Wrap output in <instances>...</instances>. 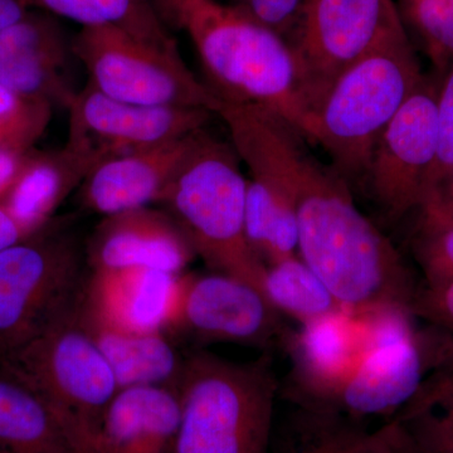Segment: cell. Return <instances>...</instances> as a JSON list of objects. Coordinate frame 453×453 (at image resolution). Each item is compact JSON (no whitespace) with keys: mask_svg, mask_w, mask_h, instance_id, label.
<instances>
[{"mask_svg":"<svg viewBox=\"0 0 453 453\" xmlns=\"http://www.w3.org/2000/svg\"><path fill=\"white\" fill-rule=\"evenodd\" d=\"M310 145L294 127L286 130L282 163L296 210L297 256L350 314L412 308L419 286L401 253L357 208L347 179Z\"/></svg>","mask_w":453,"mask_h":453,"instance_id":"obj_1","label":"cell"},{"mask_svg":"<svg viewBox=\"0 0 453 453\" xmlns=\"http://www.w3.org/2000/svg\"><path fill=\"white\" fill-rule=\"evenodd\" d=\"M160 4L192 41L207 86L219 100L275 112L306 139L309 101L285 38L219 0H160Z\"/></svg>","mask_w":453,"mask_h":453,"instance_id":"obj_2","label":"cell"},{"mask_svg":"<svg viewBox=\"0 0 453 453\" xmlns=\"http://www.w3.org/2000/svg\"><path fill=\"white\" fill-rule=\"evenodd\" d=\"M425 77L399 18L327 88L310 116L306 140L323 149L350 186L363 184L381 134Z\"/></svg>","mask_w":453,"mask_h":453,"instance_id":"obj_3","label":"cell"},{"mask_svg":"<svg viewBox=\"0 0 453 453\" xmlns=\"http://www.w3.org/2000/svg\"><path fill=\"white\" fill-rule=\"evenodd\" d=\"M241 164L231 142L198 130L159 203L211 273L262 291L266 265L247 238V178Z\"/></svg>","mask_w":453,"mask_h":453,"instance_id":"obj_4","label":"cell"},{"mask_svg":"<svg viewBox=\"0 0 453 453\" xmlns=\"http://www.w3.org/2000/svg\"><path fill=\"white\" fill-rule=\"evenodd\" d=\"M175 388L173 453H273L280 386L270 356L240 363L196 351L184 357Z\"/></svg>","mask_w":453,"mask_h":453,"instance_id":"obj_5","label":"cell"},{"mask_svg":"<svg viewBox=\"0 0 453 453\" xmlns=\"http://www.w3.org/2000/svg\"><path fill=\"white\" fill-rule=\"evenodd\" d=\"M85 266L81 244L53 220L0 251V362L74 308Z\"/></svg>","mask_w":453,"mask_h":453,"instance_id":"obj_6","label":"cell"},{"mask_svg":"<svg viewBox=\"0 0 453 453\" xmlns=\"http://www.w3.org/2000/svg\"><path fill=\"white\" fill-rule=\"evenodd\" d=\"M0 365L33 387L64 419L86 453H94L101 423L118 381L83 329L76 305Z\"/></svg>","mask_w":453,"mask_h":453,"instance_id":"obj_7","label":"cell"},{"mask_svg":"<svg viewBox=\"0 0 453 453\" xmlns=\"http://www.w3.org/2000/svg\"><path fill=\"white\" fill-rule=\"evenodd\" d=\"M88 83L106 96L149 106L216 112L219 97L196 79L179 53L113 26L82 27L73 43Z\"/></svg>","mask_w":453,"mask_h":453,"instance_id":"obj_8","label":"cell"},{"mask_svg":"<svg viewBox=\"0 0 453 453\" xmlns=\"http://www.w3.org/2000/svg\"><path fill=\"white\" fill-rule=\"evenodd\" d=\"M399 18L395 0H306L285 40L299 65L310 116L339 74Z\"/></svg>","mask_w":453,"mask_h":453,"instance_id":"obj_9","label":"cell"},{"mask_svg":"<svg viewBox=\"0 0 453 453\" xmlns=\"http://www.w3.org/2000/svg\"><path fill=\"white\" fill-rule=\"evenodd\" d=\"M440 73L426 74L375 145L363 186L388 219L421 204L438 150Z\"/></svg>","mask_w":453,"mask_h":453,"instance_id":"obj_10","label":"cell"},{"mask_svg":"<svg viewBox=\"0 0 453 453\" xmlns=\"http://www.w3.org/2000/svg\"><path fill=\"white\" fill-rule=\"evenodd\" d=\"M65 146L96 164L184 138L207 127L213 112L195 107L149 106L106 96L88 83L68 105Z\"/></svg>","mask_w":453,"mask_h":453,"instance_id":"obj_11","label":"cell"},{"mask_svg":"<svg viewBox=\"0 0 453 453\" xmlns=\"http://www.w3.org/2000/svg\"><path fill=\"white\" fill-rule=\"evenodd\" d=\"M202 342H234L259 349L285 347L291 330L256 286L226 273H183L177 315L170 333Z\"/></svg>","mask_w":453,"mask_h":453,"instance_id":"obj_12","label":"cell"},{"mask_svg":"<svg viewBox=\"0 0 453 453\" xmlns=\"http://www.w3.org/2000/svg\"><path fill=\"white\" fill-rule=\"evenodd\" d=\"M452 363V340L427 325L404 342L365 351L330 410L360 421L393 419L432 372Z\"/></svg>","mask_w":453,"mask_h":453,"instance_id":"obj_13","label":"cell"},{"mask_svg":"<svg viewBox=\"0 0 453 453\" xmlns=\"http://www.w3.org/2000/svg\"><path fill=\"white\" fill-rule=\"evenodd\" d=\"M285 348L292 362L288 401L330 410L365 356V339L356 316L344 311L291 330Z\"/></svg>","mask_w":453,"mask_h":453,"instance_id":"obj_14","label":"cell"},{"mask_svg":"<svg viewBox=\"0 0 453 453\" xmlns=\"http://www.w3.org/2000/svg\"><path fill=\"white\" fill-rule=\"evenodd\" d=\"M181 275L148 267L88 268L79 305L112 326L169 335Z\"/></svg>","mask_w":453,"mask_h":453,"instance_id":"obj_15","label":"cell"},{"mask_svg":"<svg viewBox=\"0 0 453 453\" xmlns=\"http://www.w3.org/2000/svg\"><path fill=\"white\" fill-rule=\"evenodd\" d=\"M85 253L88 270L148 267L175 275L196 257L172 217L150 207L104 217Z\"/></svg>","mask_w":453,"mask_h":453,"instance_id":"obj_16","label":"cell"},{"mask_svg":"<svg viewBox=\"0 0 453 453\" xmlns=\"http://www.w3.org/2000/svg\"><path fill=\"white\" fill-rule=\"evenodd\" d=\"M196 133L96 164L80 187L83 207L107 217L159 203Z\"/></svg>","mask_w":453,"mask_h":453,"instance_id":"obj_17","label":"cell"},{"mask_svg":"<svg viewBox=\"0 0 453 453\" xmlns=\"http://www.w3.org/2000/svg\"><path fill=\"white\" fill-rule=\"evenodd\" d=\"M179 422L175 386L120 389L107 408L94 453H173Z\"/></svg>","mask_w":453,"mask_h":453,"instance_id":"obj_18","label":"cell"},{"mask_svg":"<svg viewBox=\"0 0 453 453\" xmlns=\"http://www.w3.org/2000/svg\"><path fill=\"white\" fill-rule=\"evenodd\" d=\"M95 163L68 146L49 153L31 151L16 183L0 201L20 234H35L52 222L56 211L81 187Z\"/></svg>","mask_w":453,"mask_h":453,"instance_id":"obj_19","label":"cell"},{"mask_svg":"<svg viewBox=\"0 0 453 453\" xmlns=\"http://www.w3.org/2000/svg\"><path fill=\"white\" fill-rule=\"evenodd\" d=\"M338 411L295 405L277 432L275 453H395L404 429L389 419L377 429Z\"/></svg>","mask_w":453,"mask_h":453,"instance_id":"obj_20","label":"cell"},{"mask_svg":"<svg viewBox=\"0 0 453 453\" xmlns=\"http://www.w3.org/2000/svg\"><path fill=\"white\" fill-rule=\"evenodd\" d=\"M83 329L105 357L119 390L142 386H175L184 357L165 333H139L104 323L76 303Z\"/></svg>","mask_w":453,"mask_h":453,"instance_id":"obj_21","label":"cell"},{"mask_svg":"<svg viewBox=\"0 0 453 453\" xmlns=\"http://www.w3.org/2000/svg\"><path fill=\"white\" fill-rule=\"evenodd\" d=\"M0 453H86L33 387L0 365Z\"/></svg>","mask_w":453,"mask_h":453,"instance_id":"obj_22","label":"cell"},{"mask_svg":"<svg viewBox=\"0 0 453 453\" xmlns=\"http://www.w3.org/2000/svg\"><path fill=\"white\" fill-rule=\"evenodd\" d=\"M262 292L280 314L300 325L347 311L299 256L267 265Z\"/></svg>","mask_w":453,"mask_h":453,"instance_id":"obj_23","label":"cell"},{"mask_svg":"<svg viewBox=\"0 0 453 453\" xmlns=\"http://www.w3.org/2000/svg\"><path fill=\"white\" fill-rule=\"evenodd\" d=\"M393 419L422 453H453V363L432 372Z\"/></svg>","mask_w":453,"mask_h":453,"instance_id":"obj_24","label":"cell"},{"mask_svg":"<svg viewBox=\"0 0 453 453\" xmlns=\"http://www.w3.org/2000/svg\"><path fill=\"white\" fill-rule=\"evenodd\" d=\"M28 8H40L53 16L82 27L113 26L142 38L177 46L148 0H23Z\"/></svg>","mask_w":453,"mask_h":453,"instance_id":"obj_25","label":"cell"},{"mask_svg":"<svg viewBox=\"0 0 453 453\" xmlns=\"http://www.w3.org/2000/svg\"><path fill=\"white\" fill-rule=\"evenodd\" d=\"M414 213L410 246L422 288H442L453 281V204L442 190L432 189Z\"/></svg>","mask_w":453,"mask_h":453,"instance_id":"obj_26","label":"cell"},{"mask_svg":"<svg viewBox=\"0 0 453 453\" xmlns=\"http://www.w3.org/2000/svg\"><path fill=\"white\" fill-rule=\"evenodd\" d=\"M399 16L410 35L443 73L453 62V0H395Z\"/></svg>","mask_w":453,"mask_h":453,"instance_id":"obj_27","label":"cell"},{"mask_svg":"<svg viewBox=\"0 0 453 453\" xmlns=\"http://www.w3.org/2000/svg\"><path fill=\"white\" fill-rule=\"evenodd\" d=\"M53 107L14 94L0 83V149L33 150L49 127Z\"/></svg>","mask_w":453,"mask_h":453,"instance_id":"obj_28","label":"cell"},{"mask_svg":"<svg viewBox=\"0 0 453 453\" xmlns=\"http://www.w3.org/2000/svg\"><path fill=\"white\" fill-rule=\"evenodd\" d=\"M437 95L438 150L428 175L427 189H442L453 166V62L440 73Z\"/></svg>","mask_w":453,"mask_h":453,"instance_id":"obj_29","label":"cell"},{"mask_svg":"<svg viewBox=\"0 0 453 453\" xmlns=\"http://www.w3.org/2000/svg\"><path fill=\"white\" fill-rule=\"evenodd\" d=\"M411 309L417 319L453 340V281L438 288L419 286Z\"/></svg>","mask_w":453,"mask_h":453,"instance_id":"obj_30","label":"cell"},{"mask_svg":"<svg viewBox=\"0 0 453 453\" xmlns=\"http://www.w3.org/2000/svg\"><path fill=\"white\" fill-rule=\"evenodd\" d=\"M31 151L0 149V201L16 183Z\"/></svg>","mask_w":453,"mask_h":453,"instance_id":"obj_31","label":"cell"},{"mask_svg":"<svg viewBox=\"0 0 453 453\" xmlns=\"http://www.w3.org/2000/svg\"><path fill=\"white\" fill-rule=\"evenodd\" d=\"M22 238L16 223L8 216L7 211L0 207V251L18 242Z\"/></svg>","mask_w":453,"mask_h":453,"instance_id":"obj_32","label":"cell"},{"mask_svg":"<svg viewBox=\"0 0 453 453\" xmlns=\"http://www.w3.org/2000/svg\"><path fill=\"white\" fill-rule=\"evenodd\" d=\"M395 453H422L419 451L418 449H417L416 445L412 442V440H411L410 437H408V434H405L404 431V437L403 440H402V442L399 443L398 449H395Z\"/></svg>","mask_w":453,"mask_h":453,"instance_id":"obj_33","label":"cell"},{"mask_svg":"<svg viewBox=\"0 0 453 453\" xmlns=\"http://www.w3.org/2000/svg\"><path fill=\"white\" fill-rule=\"evenodd\" d=\"M441 190L445 193L447 198H449V201L453 204V166L451 173H449V177L447 179L445 187H443Z\"/></svg>","mask_w":453,"mask_h":453,"instance_id":"obj_34","label":"cell"},{"mask_svg":"<svg viewBox=\"0 0 453 453\" xmlns=\"http://www.w3.org/2000/svg\"><path fill=\"white\" fill-rule=\"evenodd\" d=\"M234 4H237L238 2H241V0H234Z\"/></svg>","mask_w":453,"mask_h":453,"instance_id":"obj_35","label":"cell"}]
</instances>
